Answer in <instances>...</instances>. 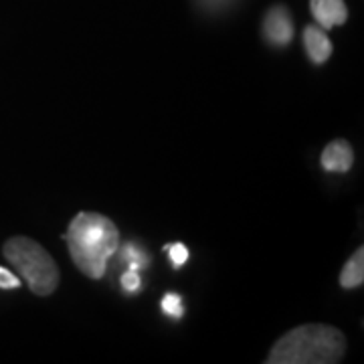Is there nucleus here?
<instances>
[{"label": "nucleus", "mask_w": 364, "mask_h": 364, "mask_svg": "<svg viewBox=\"0 0 364 364\" xmlns=\"http://www.w3.org/2000/svg\"><path fill=\"white\" fill-rule=\"evenodd\" d=\"M63 239L79 272L91 279H100L104 277L107 261L119 245V231L104 215L79 213Z\"/></svg>", "instance_id": "f257e3e1"}, {"label": "nucleus", "mask_w": 364, "mask_h": 364, "mask_svg": "<svg viewBox=\"0 0 364 364\" xmlns=\"http://www.w3.org/2000/svg\"><path fill=\"white\" fill-rule=\"evenodd\" d=\"M346 352L344 334L326 324H304L275 342L267 364H334Z\"/></svg>", "instance_id": "f03ea898"}, {"label": "nucleus", "mask_w": 364, "mask_h": 364, "mask_svg": "<svg viewBox=\"0 0 364 364\" xmlns=\"http://www.w3.org/2000/svg\"><path fill=\"white\" fill-rule=\"evenodd\" d=\"M4 257L23 275L26 286L37 296H51L59 286V267L37 241L13 237L4 243Z\"/></svg>", "instance_id": "7ed1b4c3"}, {"label": "nucleus", "mask_w": 364, "mask_h": 364, "mask_svg": "<svg viewBox=\"0 0 364 364\" xmlns=\"http://www.w3.org/2000/svg\"><path fill=\"white\" fill-rule=\"evenodd\" d=\"M263 35L273 47H287L294 37V23L284 6H273L263 21Z\"/></svg>", "instance_id": "20e7f679"}, {"label": "nucleus", "mask_w": 364, "mask_h": 364, "mask_svg": "<svg viewBox=\"0 0 364 364\" xmlns=\"http://www.w3.org/2000/svg\"><path fill=\"white\" fill-rule=\"evenodd\" d=\"M310 9L314 18L324 31L336 25H344L348 18V9L344 0H310Z\"/></svg>", "instance_id": "39448f33"}, {"label": "nucleus", "mask_w": 364, "mask_h": 364, "mask_svg": "<svg viewBox=\"0 0 364 364\" xmlns=\"http://www.w3.org/2000/svg\"><path fill=\"white\" fill-rule=\"evenodd\" d=\"M320 162L326 172H348L354 162V152H352L350 144L346 140L330 142L324 148Z\"/></svg>", "instance_id": "423d86ee"}, {"label": "nucleus", "mask_w": 364, "mask_h": 364, "mask_svg": "<svg viewBox=\"0 0 364 364\" xmlns=\"http://www.w3.org/2000/svg\"><path fill=\"white\" fill-rule=\"evenodd\" d=\"M304 47H306L308 57L316 65L326 63L332 55V43L324 33V28H320V26L310 25L304 28Z\"/></svg>", "instance_id": "0eeeda50"}, {"label": "nucleus", "mask_w": 364, "mask_h": 364, "mask_svg": "<svg viewBox=\"0 0 364 364\" xmlns=\"http://www.w3.org/2000/svg\"><path fill=\"white\" fill-rule=\"evenodd\" d=\"M364 282V249H356V253L346 261L344 269L340 273V286L344 289L360 287Z\"/></svg>", "instance_id": "6e6552de"}, {"label": "nucleus", "mask_w": 364, "mask_h": 364, "mask_svg": "<svg viewBox=\"0 0 364 364\" xmlns=\"http://www.w3.org/2000/svg\"><path fill=\"white\" fill-rule=\"evenodd\" d=\"M122 261L128 265V269H132V272H140L144 267H148L150 255L138 243H126L124 249H122Z\"/></svg>", "instance_id": "1a4fd4ad"}, {"label": "nucleus", "mask_w": 364, "mask_h": 364, "mask_svg": "<svg viewBox=\"0 0 364 364\" xmlns=\"http://www.w3.org/2000/svg\"><path fill=\"white\" fill-rule=\"evenodd\" d=\"M160 308H162V312L170 316V318H174V320H178L182 318V314H184V308H182V298L178 294H174V291H168L162 301H160Z\"/></svg>", "instance_id": "9d476101"}, {"label": "nucleus", "mask_w": 364, "mask_h": 364, "mask_svg": "<svg viewBox=\"0 0 364 364\" xmlns=\"http://www.w3.org/2000/svg\"><path fill=\"white\" fill-rule=\"evenodd\" d=\"M164 251L170 255V263L174 269H181L182 265L188 261V249L184 243H172V245H166Z\"/></svg>", "instance_id": "9b49d317"}, {"label": "nucleus", "mask_w": 364, "mask_h": 364, "mask_svg": "<svg viewBox=\"0 0 364 364\" xmlns=\"http://www.w3.org/2000/svg\"><path fill=\"white\" fill-rule=\"evenodd\" d=\"M122 287H124V291H128V294H136L140 287H142V279H140V275L138 272H124L122 275Z\"/></svg>", "instance_id": "f8f14e48"}, {"label": "nucleus", "mask_w": 364, "mask_h": 364, "mask_svg": "<svg viewBox=\"0 0 364 364\" xmlns=\"http://www.w3.org/2000/svg\"><path fill=\"white\" fill-rule=\"evenodd\" d=\"M0 287L2 289H18L21 287V279L13 275L9 269L0 267Z\"/></svg>", "instance_id": "ddd939ff"}, {"label": "nucleus", "mask_w": 364, "mask_h": 364, "mask_svg": "<svg viewBox=\"0 0 364 364\" xmlns=\"http://www.w3.org/2000/svg\"><path fill=\"white\" fill-rule=\"evenodd\" d=\"M198 2L208 11H219V9H225L231 0H198Z\"/></svg>", "instance_id": "4468645a"}]
</instances>
